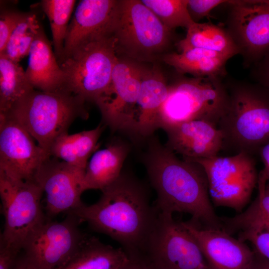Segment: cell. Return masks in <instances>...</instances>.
<instances>
[{
  "mask_svg": "<svg viewBox=\"0 0 269 269\" xmlns=\"http://www.w3.org/2000/svg\"><path fill=\"white\" fill-rule=\"evenodd\" d=\"M140 263L142 269H155L148 263L142 260H137Z\"/></svg>",
  "mask_w": 269,
  "mask_h": 269,
  "instance_id": "cell-40",
  "label": "cell"
},
{
  "mask_svg": "<svg viewBox=\"0 0 269 269\" xmlns=\"http://www.w3.org/2000/svg\"><path fill=\"white\" fill-rule=\"evenodd\" d=\"M170 30L181 27L187 29L195 22L189 13L188 0H141Z\"/></svg>",
  "mask_w": 269,
  "mask_h": 269,
  "instance_id": "cell-30",
  "label": "cell"
},
{
  "mask_svg": "<svg viewBox=\"0 0 269 269\" xmlns=\"http://www.w3.org/2000/svg\"><path fill=\"white\" fill-rule=\"evenodd\" d=\"M262 161L264 165L262 170L267 179V185L269 187V142L263 145L259 150Z\"/></svg>",
  "mask_w": 269,
  "mask_h": 269,
  "instance_id": "cell-36",
  "label": "cell"
},
{
  "mask_svg": "<svg viewBox=\"0 0 269 269\" xmlns=\"http://www.w3.org/2000/svg\"><path fill=\"white\" fill-rule=\"evenodd\" d=\"M15 119L0 115V170L12 176L34 180L43 163L50 157Z\"/></svg>",
  "mask_w": 269,
  "mask_h": 269,
  "instance_id": "cell-14",
  "label": "cell"
},
{
  "mask_svg": "<svg viewBox=\"0 0 269 269\" xmlns=\"http://www.w3.org/2000/svg\"><path fill=\"white\" fill-rule=\"evenodd\" d=\"M228 104L218 127L224 147L251 154L269 142V91L258 83L225 81Z\"/></svg>",
  "mask_w": 269,
  "mask_h": 269,
  "instance_id": "cell-3",
  "label": "cell"
},
{
  "mask_svg": "<svg viewBox=\"0 0 269 269\" xmlns=\"http://www.w3.org/2000/svg\"><path fill=\"white\" fill-rule=\"evenodd\" d=\"M118 58L110 32L91 37L59 63L66 75V89L96 104L110 86Z\"/></svg>",
  "mask_w": 269,
  "mask_h": 269,
  "instance_id": "cell-7",
  "label": "cell"
},
{
  "mask_svg": "<svg viewBox=\"0 0 269 269\" xmlns=\"http://www.w3.org/2000/svg\"><path fill=\"white\" fill-rule=\"evenodd\" d=\"M131 259L122 248L87 236L75 253L57 269H120Z\"/></svg>",
  "mask_w": 269,
  "mask_h": 269,
  "instance_id": "cell-22",
  "label": "cell"
},
{
  "mask_svg": "<svg viewBox=\"0 0 269 269\" xmlns=\"http://www.w3.org/2000/svg\"><path fill=\"white\" fill-rule=\"evenodd\" d=\"M255 264L254 269H269V261L255 251Z\"/></svg>",
  "mask_w": 269,
  "mask_h": 269,
  "instance_id": "cell-38",
  "label": "cell"
},
{
  "mask_svg": "<svg viewBox=\"0 0 269 269\" xmlns=\"http://www.w3.org/2000/svg\"><path fill=\"white\" fill-rule=\"evenodd\" d=\"M104 129V126L100 124L92 130L72 134L64 133L53 141L49 154L86 170L88 159L99 147L98 141Z\"/></svg>",
  "mask_w": 269,
  "mask_h": 269,
  "instance_id": "cell-24",
  "label": "cell"
},
{
  "mask_svg": "<svg viewBox=\"0 0 269 269\" xmlns=\"http://www.w3.org/2000/svg\"><path fill=\"white\" fill-rule=\"evenodd\" d=\"M120 269H142L140 263L137 260H132L126 265Z\"/></svg>",
  "mask_w": 269,
  "mask_h": 269,
  "instance_id": "cell-39",
  "label": "cell"
},
{
  "mask_svg": "<svg viewBox=\"0 0 269 269\" xmlns=\"http://www.w3.org/2000/svg\"><path fill=\"white\" fill-rule=\"evenodd\" d=\"M130 150L128 143L116 138L105 148L96 151L86 168L83 183L85 191H102L115 182L123 171Z\"/></svg>",
  "mask_w": 269,
  "mask_h": 269,
  "instance_id": "cell-21",
  "label": "cell"
},
{
  "mask_svg": "<svg viewBox=\"0 0 269 269\" xmlns=\"http://www.w3.org/2000/svg\"><path fill=\"white\" fill-rule=\"evenodd\" d=\"M12 269H43L37 265L26 256L19 257Z\"/></svg>",
  "mask_w": 269,
  "mask_h": 269,
  "instance_id": "cell-37",
  "label": "cell"
},
{
  "mask_svg": "<svg viewBox=\"0 0 269 269\" xmlns=\"http://www.w3.org/2000/svg\"><path fill=\"white\" fill-rule=\"evenodd\" d=\"M223 78L180 77L169 85L160 112L159 129L194 120H205L218 126L229 100Z\"/></svg>",
  "mask_w": 269,
  "mask_h": 269,
  "instance_id": "cell-6",
  "label": "cell"
},
{
  "mask_svg": "<svg viewBox=\"0 0 269 269\" xmlns=\"http://www.w3.org/2000/svg\"><path fill=\"white\" fill-rule=\"evenodd\" d=\"M239 240L245 242L248 241L255 247V251L269 261V229L257 231H242Z\"/></svg>",
  "mask_w": 269,
  "mask_h": 269,
  "instance_id": "cell-32",
  "label": "cell"
},
{
  "mask_svg": "<svg viewBox=\"0 0 269 269\" xmlns=\"http://www.w3.org/2000/svg\"><path fill=\"white\" fill-rule=\"evenodd\" d=\"M80 223L70 212L60 222L47 217L25 240L24 255L43 269H57L75 253L87 236L80 230Z\"/></svg>",
  "mask_w": 269,
  "mask_h": 269,
  "instance_id": "cell-12",
  "label": "cell"
},
{
  "mask_svg": "<svg viewBox=\"0 0 269 269\" xmlns=\"http://www.w3.org/2000/svg\"></svg>",
  "mask_w": 269,
  "mask_h": 269,
  "instance_id": "cell-41",
  "label": "cell"
},
{
  "mask_svg": "<svg viewBox=\"0 0 269 269\" xmlns=\"http://www.w3.org/2000/svg\"><path fill=\"white\" fill-rule=\"evenodd\" d=\"M118 1H80L68 25L64 52L59 63L91 37L111 32Z\"/></svg>",
  "mask_w": 269,
  "mask_h": 269,
  "instance_id": "cell-19",
  "label": "cell"
},
{
  "mask_svg": "<svg viewBox=\"0 0 269 269\" xmlns=\"http://www.w3.org/2000/svg\"><path fill=\"white\" fill-rule=\"evenodd\" d=\"M35 90L18 63L0 55V115H7Z\"/></svg>",
  "mask_w": 269,
  "mask_h": 269,
  "instance_id": "cell-27",
  "label": "cell"
},
{
  "mask_svg": "<svg viewBox=\"0 0 269 269\" xmlns=\"http://www.w3.org/2000/svg\"><path fill=\"white\" fill-rule=\"evenodd\" d=\"M20 251L0 240V269H12Z\"/></svg>",
  "mask_w": 269,
  "mask_h": 269,
  "instance_id": "cell-34",
  "label": "cell"
},
{
  "mask_svg": "<svg viewBox=\"0 0 269 269\" xmlns=\"http://www.w3.org/2000/svg\"><path fill=\"white\" fill-rule=\"evenodd\" d=\"M41 27L34 13L28 12L10 36L3 54L11 60L18 62L28 55L34 38Z\"/></svg>",
  "mask_w": 269,
  "mask_h": 269,
  "instance_id": "cell-29",
  "label": "cell"
},
{
  "mask_svg": "<svg viewBox=\"0 0 269 269\" xmlns=\"http://www.w3.org/2000/svg\"><path fill=\"white\" fill-rule=\"evenodd\" d=\"M180 74L188 73L195 77L227 75L226 64L230 57L198 48L185 49L180 53H165L159 57Z\"/></svg>",
  "mask_w": 269,
  "mask_h": 269,
  "instance_id": "cell-23",
  "label": "cell"
},
{
  "mask_svg": "<svg viewBox=\"0 0 269 269\" xmlns=\"http://www.w3.org/2000/svg\"><path fill=\"white\" fill-rule=\"evenodd\" d=\"M171 31L141 0H118L111 28L118 55L154 61L170 46Z\"/></svg>",
  "mask_w": 269,
  "mask_h": 269,
  "instance_id": "cell-5",
  "label": "cell"
},
{
  "mask_svg": "<svg viewBox=\"0 0 269 269\" xmlns=\"http://www.w3.org/2000/svg\"><path fill=\"white\" fill-rule=\"evenodd\" d=\"M75 0H43L41 6L50 22L54 52L58 61L64 52L69 20L76 3Z\"/></svg>",
  "mask_w": 269,
  "mask_h": 269,
  "instance_id": "cell-28",
  "label": "cell"
},
{
  "mask_svg": "<svg viewBox=\"0 0 269 269\" xmlns=\"http://www.w3.org/2000/svg\"><path fill=\"white\" fill-rule=\"evenodd\" d=\"M228 0H188L187 8L191 17L195 22L205 17L210 16L211 11Z\"/></svg>",
  "mask_w": 269,
  "mask_h": 269,
  "instance_id": "cell-33",
  "label": "cell"
},
{
  "mask_svg": "<svg viewBox=\"0 0 269 269\" xmlns=\"http://www.w3.org/2000/svg\"><path fill=\"white\" fill-rule=\"evenodd\" d=\"M43 191L34 180L0 170V196L4 225L0 240L20 251L30 234L47 218L41 205Z\"/></svg>",
  "mask_w": 269,
  "mask_h": 269,
  "instance_id": "cell-9",
  "label": "cell"
},
{
  "mask_svg": "<svg viewBox=\"0 0 269 269\" xmlns=\"http://www.w3.org/2000/svg\"><path fill=\"white\" fill-rule=\"evenodd\" d=\"M199 246L210 269H254L255 253L222 229L181 222Z\"/></svg>",
  "mask_w": 269,
  "mask_h": 269,
  "instance_id": "cell-16",
  "label": "cell"
},
{
  "mask_svg": "<svg viewBox=\"0 0 269 269\" xmlns=\"http://www.w3.org/2000/svg\"><path fill=\"white\" fill-rule=\"evenodd\" d=\"M142 162L156 193L157 213L190 214L191 221L206 228L222 229L223 225L211 204L206 174L197 163L183 158L163 145L153 135L147 139Z\"/></svg>",
  "mask_w": 269,
  "mask_h": 269,
  "instance_id": "cell-2",
  "label": "cell"
},
{
  "mask_svg": "<svg viewBox=\"0 0 269 269\" xmlns=\"http://www.w3.org/2000/svg\"><path fill=\"white\" fill-rule=\"evenodd\" d=\"M102 192L96 203H83L69 212L119 243L131 259H137L158 216L146 187L134 175L122 171Z\"/></svg>",
  "mask_w": 269,
  "mask_h": 269,
  "instance_id": "cell-1",
  "label": "cell"
},
{
  "mask_svg": "<svg viewBox=\"0 0 269 269\" xmlns=\"http://www.w3.org/2000/svg\"><path fill=\"white\" fill-rule=\"evenodd\" d=\"M28 56L25 75L34 89L45 92L66 89V75L42 26L34 38Z\"/></svg>",
  "mask_w": 269,
  "mask_h": 269,
  "instance_id": "cell-20",
  "label": "cell"
},
{
  "mask_svg": "<svg viewBox=\"0 0 269 269\" xmlns=\"http://www.w3.org/2000/svg\"><path fill=\"white\" fill-rule=\"evenodd\" d=\"M183 158L202 167L207 178L209 196L216 206L241 212L249 202L259 175L252 154L240 152L229 156Z\"/></svg>",
  "mask_w": 269,
  "mask_h": 269,
  "instance_id": "cell-8",
  "label": "cell"
},
{
  "mask_svg": "<svg viewBox=\"0 0 269 269\" xmlns=\"http://www.w3.org/2000/svg\"><path fill=\"white\" fill-rule=\"evenodd\" d=\"M25 13L17 10L5 9L0 15V54L4 51L8 39Z\"/></svg>",
  "mask_w": 269,
  "mask_h": 269,
  "instance_id": "cell-31",
  "label": "cell"
},
{
  "mask_svg": "<svg viewBox=\"0 0 269 269\" xmlns=\"http://www.w3.org/2000/svg\"><path fill=\"white\" fill-rule=\"evenodd\" d=\"M85 170L50 156L37 171L34 180L46 196V216L50 218L81 206L85 191Z\"/></svg>",
  "mask_w": 269,
  "mask_h": 269,
  "instance_id": "cell-15",
  "label": "cell"
},
{
  "mask_svg": "<svg viewBox=\"0 0 269 269\" xmlns=\"http://www.w3.org/2000/svg\"><path fill=\"white\" fill-rule=\"evenodd\" d=\"M226 3V29L244 66H253L269 55V0H233Z\"/></svg>",
  "mask_w": 269,
  "mask_h": 269,
  "instance_id": "cell-11",
  "label": "cell"
},
{
  "mask_svg": "<svg viewBox=\"0 0 269 269\" xmlns=\"http://www.w3.org/2000/svg\"><path fill=\"white\" fill-rule=\"evenodd\" d=\"M155 269H210L193 236L172 215L158 213L138 258Z\"/></svg>",
  "mask_w": 269,
  "mask_h": 269,
  "instance_id": "cell-10",
  "label": "cell"
},
{
  "mask_svg": "<svg viewBox=\"0 0 269 269\" xmlns=\"http://www.w3.org/2000/svg\"><path fill=\"white\" fill-rule=\"evenodd\" d=\"M180 52L198 48L217 52L231 58L239 54L238 48L225 28L211 22H194L184 38L177 43Z\"/></svg>",
  "mask_w": 269,
  "mask_h": 269,
  "instance_id": "cell-25",
  "label": "cell"
},
{
  "mask_svg": "<svg viewBox=\"0 0 269 269\" xmlns=\"http://www.w3.org/2000/svg\"><path fill=\"white\" fill-rule=\"evenodd\" d=\"M252 75L256 83L269 91V55L253 66Z\"/></svg>",
  "mask_w": 269,
  "mask_h": 269,
  "instance_id": "cell-35",
  "label": "cell"
},
{
  "mask_svg": "<svg viewBox=\"0 0 269 269\" xmlns=\"http://www.w3.org/2000/svg\"><path fill=\"white\" fill-rule=\"evenodd\" d=\"M168 87L157 66L145 67L133 119L126 132L134 139H148L159 129L160 112Z\"/></svg>",
  "mask_w": 269,
  "mask_h": 269,
  "instance_id": "cell-18",
  "label": "cell"
},
{
  "mask_svg": "<svg viewBox=\"0 0 269 269\" xmlns=\"http://www.w3.org/2000/svg\"><path fill=\"white\" fill-rule=\"evenodd\" d=\"M258 185V196L246 211L234 217L221 219L223 231L231 235L237 231L269 229V188L263 170L259 174Z\"/></svg>",
  "mask_w": 269,
  "mask_h": 269,
  "instance_id": "cell-26",
  "label": "cell"
},
{
  "mask_svg": "<svg viewBox=\"0 0 269 269\" xmlns=\"http://www.w3.org/2000/svg\"><path fill=\"white\" fill-rule=\"evenodd\" d=\"M145 67L119 57L110 86L96 104L103 122L112 131L126 132L134 115Z\"/></svg>",
  "mask_w": 269,
  "mask_h": 269,
  "instance_id": "cell-13",
  "label": "cell"
},
{
  "mask_svg": "<svg viewBox=\"0 0 269 269\" xmlns=\"http://www.w3.org/2000/svg\"><path fill=\"white\" fill-rule=\"evenodd\" d=\"M165 144L183 158H208L218 155L224 147V136L217 124L205 120L185 122L163 130Z\"/></svg>",
  "mask_w": 269,
  "mask_h": 269,
  "instance_id": "cell-17",
  "label": "cell"
},
{
  "mask_svg": "<svg viewBox=\"0 0 269 269\" xmlns=\"http://www.w3.org/2000/svg\"><path fill=\"white\" fill-rule=\"evenodd\" d=\"M86 102L67 89L34 90L7 115L18 121L49 153L53 141L77 119H86Z\"/></svg>",
  "mask_w": 269,
  "mask_h": 269,
  "instance_id": "cell-4",
  "label": "cell"
}]
</instances>
